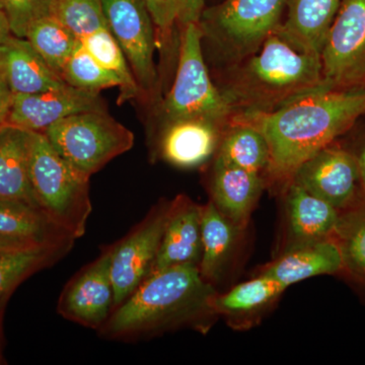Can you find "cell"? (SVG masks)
<instances>
[{"mask_svg": "<svg viewBox=\"0 0 365 365\" xmlns=\"http://www.w3.org/2000/svg\"><path fill=\"white\" fill-rule=\"evenodd\" d=\"M365 114V86L319 90L266 114L234 116L265 136L270 150L266 175L287 187L302 163L347 134Z\"/></svg>", "mask_w": 365, "mask_h": 365, "instance_id": "obj_1", "label": "cell"}, {"mask_svg": "<svg viewBox=\"0 0 365 365\" xmlns=\"http://www.w3.org/2000/svg\"><path fill=\"white\" fill-rule=\"evenodd\" d=\"M217 86L234 116L274 112L324 90L321 56L299 51L276 32L258 51L225 67Z\"/></svg>", "mask_w": 365, "mask_h": 365, "instance_id": "obj_2", "label": "cell"}, {"mask_svg": "<svg viewBox=\"0 0 365 365\" xmlns=\"http://www.w3.org/2000/svg\"><path fill=\"white\" fill-rule=\"evenodd\" d=\"M215 294L196 264L163 269L150 274L113 309L101 335L113 340H136L194 323L213 313L211 302Z\"/></svg>", "mask_w": 365, "mask_h": 365, "instance_id": "obj_3", "label": "cell"}, {"mask_svg": "<svg viewBox=\"0 0 365 365\" xmlns=\"http://www.w3.org/2000/svg\"><path fill=\"white\" fill-rule=\"evenodd\" d=\"M29 170L41 210L73 239L83 237L93 210L91 177L64 160L43 132L32 133Z\"/></svg>", "mask_w": 365, "mask_h": 365, "instance_id": "obj_4", "label": "cell"}, {"mask_svg": "<svg viewBox=\"0 0 365 365\" xmlns=\"http://www.w3.org/2000/svg\"><path fill=\"white\" fill-rule=\"evenodd\" d=\"M287 0H225L204 9L199 26L222 67L260 49L277 32Z\"/></svg>", "mask_w": 365, "mask_h": 365, "instance_id": "obj_5", "label": "cell"}, {"mask_svg": "<svg viewBox=\"0 0 365 365\" xmlns=\"http://www.w3.org/2000/svg\"><path fill=\"white\" fill-rule=\"evenodd\" d=\"M198 23L181 26L179 62L172 88L160 105L163 123L182 118H204L227 126L234 116L209 74Z\"/></svg>", "mask_w": 365, "mask_h": 365, "instance_id": "obj_6", "label": "cell"}, {"mask_svg": "<svg viewBox=\"0 0 365 365\" xmlns=\"http://www.w3.org/2000/svg\"><path fill=\"white\" fill-rule=\"evenodd\" d=\"M43 133L64 160L88 177L130 150L135 141L133 132L108 111L71 115Z\"/></svg>", "mask_w": 365, "mask_h": 365, "instance_id": "obj_7", "label": "cell"}, {"mask_svg": "<svg viewBox=\"0 0 365 365\" xmlns=\"http://www.w3.org/2000/svg\"><path fill=\"white\" fill-rule=\"evenodd\" d=\"M321 62L324 90L365 86V0H343Z\"/></svg>", "mask_w": 365, "mask_h": 365, "instance_id": "obj_8", "label": "cell"}, {"mask_svg": "<svg viewBox=\"0 0 365 365\" xmlns=\"http://www.w3.org/2000/svg\"><path fill=\"white\" fill-rule=\"evenodd\" d=\"M113 37L128 60L143 95L155 97L157 35L143 0H101Z\"/></svg>", "mask_w": 365, "mask_h": 365, "instance_id": "obj_9", "label": "cell"}, {"mask_svg": "<svg viewBox=\"0 0 365 365\" xmlns=\"http://www.w3.org/2000/svg\"><path fill=\"white\" fill-rule=\"evenodd\" d=\"M170 204L172 201L155 206L143 222L111 247L114 309L128 299L151 273L169 220Z\"/></svg>", "mask_w": 365, "mask_h": 365, "instance_id": "obj_10", "label": "cell"}, {"mask_svg": "<svg viewBox=\"0 0 365 365\" xmlns=\"http://www.w3.org/2000/svg\"><path fill=\"white\" fill-rule=\"evenodd\" d=\"M290 182L326 201L339 212L352 207L364 195L356 157L337 140L302 163Z\"/></svg>", "mask_w": 365, "mask_h": 365, "instance_id": "obj_11", "label": "cell"}, {"mask_svg": "<svg viewBox=\"0 0 365 365\" xmlns=\"http://www.w3.org/2000/svg\"><path fill=\"white\" fill-rule=\"evenodd\" d=\"M111 247L74 276L60 295L57 311L63 318L100 331L114 309L110 273Z\"/></svg>", "mask_w": 365, "mask_h": 365, "instance_id": "obj_12", "label": "cell"}, {"mask_svg": "<svg viewBox=\"0 0 365 365\" xmlns=\"http://www.w3.org/2000/svg\"><path fill=\"white\" fill-rule=\"evenodd\" d=\"M88 111H108L100 93L69 85L31 95H16L7 124L44 132L62 119Z\"/></svg>", "mask_w": 365, "mask_h": 365, "instance_id": "obj_13", "label": "cell"}, {"mask_svg": "<svg viewBox=\"0 0 365 365\" xmlns=\"http://www.w3.org/2000/svg\"><path fill=\"white\" fill-rule=\"evenodd\" d=\"M225 125L204 118H182L163 123L155 153L180 169H195L217 153Z\"/></svg>", "mask_w": 365, "mask_h": 365, "instance_id": "obj_14", "label": "cell"}, {"mask_svg": "<svg viewBox=\"0 0 365 365\" xmlns=\"http://www.w3.org/2000/svg\"><path fill=\"white\" fill-rule=\"evenodd\" d=\"M201 218L202 206L194 203L188 197L178 196L172 201L169 220L150 274L172 266L199 265L202 250Z\"/></svg>", "mask_w": 365, "mask_h": 365, "instance_id": "obj_15", "label": "cell"}, {"mask_svg": "<svg viewBox=\"0 0 365 365\" xmlns=\"http://www.w3.org/2000/svg\"><path fill=\"white\" fill-rule=\"evenodd\" d=\"M265 186L261 175L235 167L215 155L211 181V201L239 230L250 222Z\"/></svg>", "mask_w": 365, "mask_h": 365, "instance_id": "obj_16", "label": "cell"}, {"mask_svg": "<svg viewBox=\"0 0 365 365\" xmlns=\"http://www.w3.org/2000/svg\"><path fill=\"white\" fill-rule=\"evenodd\" d=\"M0 76L14 96L31 95L67 85L26 38L14 35L0 44Z\"/></svg>", "mask_w": 365, "mask_h": 365, "instance_id": "obj_17", "label": "cell"}, {"mask_svg": "<svg viewBox=\"0 0 365 365\" xmlns=\"http://www.w3.org/2000/svg\"><path fill=\"white\" fill-rule=\"evenodd\" d=\"M288 225L287 249L333 239L340 212L319 197L290 182L285 187Z\"/></svg>", "mask_w": 365, "mask_h": 365, "instance_id": "obj_18", "label": "cell"}, {"mask_svg": "<svg viewBox=\"0 0 365 365\" xmlns=\"http://www.w3.org/2000/svg\"><path fill=\"white\" fill-rule=\"evenodd\" d=\"M343 0H287L278 35L300 52L321 56L327 34Z\"/></svg>", "mask_w": 365, "mask_h": 365, "instance_id": "obj_19", "label": "cell"}, {"mask_svg": "<svg viewBox=\"0 0 365 365\" xmlns=\"http://www.w3.org/2000/svg\"><path fill=\"white\" fill-rule=\"evenodd\" d=\"M32 131L14 125L0 127V201L40 209L30 181Z\"/></svg>", "mask_w": 365, "mask_h": 365, "instance_id": "obj_20", "label": "cell"}, {"mask_svg": "<svg viewBox=\"0 0 365 365\" xmlns=\"http://www.w3.org/2000/svg\"><path fill=\"white\" fill-rule=\"evenodd\" d=\"M342 267V254L333 237L285 250L261 273L288 288L314 276L341 273Z\"/></svg>", "mask_w": 365, "mask_h": 365, "instance_id": "obj_21", "label": "cell"}, {"mask_svg": "<svg viewBox=\"0 0 365 365\" xmlns=\"http://www.w3.org/2000/svg\"><path fill=\"white\" fill-rule=\"evenodd\" d=\"M0 235L55 246H73L76 239L52 222L40 209L0 201Z\"/></svg>", "mask_w": 365, "mask_h": 365, "instance_id": "obj_22", "label": "cell"}, {"mask_svg": "<svg viewBox=\"0 0 365 365\" xmlns=\"http://www.w3.org/2000/svg\"><path fill=\"white\" fill-rule=\"evenodd\" d=\"M241 230L216 208L212 201L202 206L201 259L199 271L206 282L215 284L234 251L235 237Z\"/></svg>", "mask_w": 365, "mask_h": 365, "instance_id": "obj_23", "label": "cell"}, {"mask_svg": "<svg viewBox=\"0 0 365 365\" xmlns=\"http://www.w3.org/2000/svg\"><path fill=\"white\" fill-rule=\"evenodd\" d=\"M217 157L242 170L261 175L267 173L270 150L265 136L253 125L230 121L223 131Z\"/></svg>", "mask_w": 365, "mask_h": 365, "instance_id": "obj_24", "label": "cell"}, {"mask_svg": "<svg viewBox=\"0 0 365 365\" xmlns=\"http://www.w3.org/2000/svg\"><path fill=\"white\" fill-rule=\"evenodd\" d=\"M334 239L342 254L341 273L365 288V195L352 207L340 212Z\"/></svg>", "mask_w": 365, "mask_h": 365, "instance_id": "obj_25", "label": "cell"}, {"mask_svg": "<svg viewBox=\"0 0 365 365\" xmlns=\"http://www.w3.org/2000/svg\"><path fill=\"white\" fill-rule=\"evenodd\" d=\"M71 248L72 246L38 245L0 254V306L26 278L58 261Z\"/></svg>", "mask_w": 365, "mask_h": 365, "instance_id": "obj_26", "label": "cell"}, {"mask_svg": "<svg viewBox=\"0 0 365 365\" xmlns=\"http://www.w3.org/2000/svg\"><path fill=\"white\" fill-rule=\"evenodd\" d=\"M287 288L278 281L260 274L225 292L215 294L211 302L213 313L225 316H244L257 313L275 302Z\"/></svg>", "mask_w": 365, "mask_h": 365, "instance_id": "obj_27", "label": "cell"}, {"mask_svg": "<svg viewBox=\"0 0 365 365\" xmlns=\"http://www.w3.org/2000/svg\"><path fill=\"white\" fill-rule=\"evenodd\" d=\"M26 39L60 78L67 60L81 44V41L53 16L34 21L28 29Z\"/></svg>", "mask_w": 365, "mask_h": 365, "instance_id": "obj_28", "label": "cell"}, {"mask_svg": "<svg viewBox=\"0 0 365 365\" xmlns=\"http://www.w3.org/2000/svg\"><path fill=\"white\" fill-rule=\"evenodd\" d=\"M81 44L97 61L119 79L118 105L143 96L128 60L109 29L93 33L81 41Z\"/></svg>", "mask_w": 365, "mask_h": 365, "instance_id": "obj_29", "label": "cell"}, {"mask_svg": "<svg viewBox=\"0 0 365 365\" xmlns=\"http://www.w3.org/2000/svg\"><path fill=\"white\" fill-rule=\"evenodd\" d=\"M61 78L67 85L97 93L105 88L120 86L117 76L97 61L83 44L79 45L67 60Z\"/></svg>", "mask_w": 365, "mask_h": 365, "instance_id": "obj_30", "label": "cell"}, {"mask_svg": "<svg viewBox=\"0 0 365 365\" xmlns=\"http://www.w3.org/2000/svg\"><path fill=\"white\" fill-rule=\"evenodd\" d=\"M52 16L79 41L109 29L101 0H57Z\"/></svg>", "mask_w": 365, "mask_h": 365, "instance_id": "obj_31", "label": "cell"}, {"mask_svg": "<svg viewBox=\"0 0 365 365\" xmlns=\"http://www.w3.org/2000/svg\"><path fill=\"white\" fill-rule=\"evenodd\" d=\"M57 0H0L6 14L11 32L16 37L26 38L34 21L52 16Z\"/></svg>", "mask_w": 365, "mask_h": 365, "instance_id": "obj_32", "label": "cell"}, {"mask_svg": "<svg viewBox=\"0 0 365 365\" xmlns=\"http://www.w3.org/2000/svg\"><path fill=\"white\" fill-rule=\"evenodd\" d=\"M160 40L168 41L178 25L179 0H143Z\"/></svg>", "mask_w": 365, "mask_h": 365, "instance_id": "obj_33", "label": "cell"}, {"mask_svg": "<svg viewBox=\"0 0 365 365\" xmlns=\"http://www.w3.org/2000/svg\"><path fill=\"white\" fill-rule=\"evenodd\" d=\"M204 11V0H179V16L178 25L180 26L192 23H199Z\"/></svg>", "mask_w": 365, "mask_h": 365, "instance_id": "obj_34", "label": "cell"}, {"mask_svg": "<svg viewBox=\"0 0 365 365\" xmlns=\"http://www.w3.org/2000/svg\"><path fill=\"white\" fill-rule=\"evenodd\" d=\"M359 121L361 123L360 128L354 124L353 128L356 129L359 135H356L355 143L353 145H346L354 153L359 163L360 180H361L362 190L365 195V114L359 118Z\"/></svg>", "mask_w": 365, "mask_h": 365, "instance_id": "obj_35", "label": "cell"}, {"mask_svg": "<svg viewBox=\"0 0 365 365\" xmlns=\"http://www.w3.org/2000/svg\"><path fill=\"white\" fill-rule=\"evenodd\" d=\"M14 95L9 85L0 76V126L7 124L9 113L13 107Z\"/></svg>", "mask_w": 365, "mask_h": 365, "instance_id": "obj_36", "label": "cell"}, {"mask_svg": "<svg viewBox=\"0 0 365 365\" xmlns=\"http://www.w3.org/2000/svg\"><path fill=\"white\" fill-rule=\"evenodd\" d=\"M38 245L39 244L20 241V240L11 239V237H1L0 235V254L16 251V250L30 248V247L38 246Z\"/></svg>", "mask_w": 365, "mask_h": 365, "instance_id": "obj_37", "label": "cell"}, {"mask_svg": "<svg viewBox=\"0 0 365 365\" xmlns=\"http://www.w3.org/2000/svg\"><path fill=\"white\" fill-rule=\"evenodd\" d=\"M13 35L6 14L4 13V9H0V44L6 42Z\"/></svg>", "mask_w": 365, "mask_h": 365, "instance_id": "obj_38", "label": "cell"}, {"mask_svg": "<svg viewBox=\"0 0 365 365\" xmlns=\"http://www.w3.org/2000/svg\"><path fill=\"white\" fill-rule=\"evenodd\" d=\"M0 9H2L1 2H0Z\"/></svg>", "mask_w": 365, "mask_h": 365, "instance_id": "obj_39", "label": "cell"}, {"mask_svg": "<svg viewBox=\"0 0 365 365\" xmlns=\"http://www.w3.org/2000/svg\"><path fill=\"white\" fill-rule=\"evenodd\" d=\"M2 126H4V125H2ZM0 127H1V126H0Z\"/></svg>", "mask_w": 365, "mask_h": 365, "instance_id": "obj_40", "label": "cell"}]
</instances>
